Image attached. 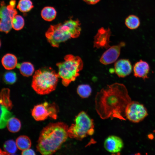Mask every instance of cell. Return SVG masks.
Listing matches in <instances>:
<instances>
[{
	"mask_svg": "<svg viewBox=\"0 0 155 155\" xmlns=\"http://www.w3.org/2000/svg\"><path fill=\"white\" fill-rule=\"evenodd\" d=\"M131 101L125 85L115 83L107 85L97 92L95 99V109L103 119L115 118L126 120L125 109Z\"/></svg>",
	"mask_w": 155,
	"mask_h": 155,
	"instance_id": "cell-1",
	"label": "cell"
},
{
	"mask_svg": "<svg viewBox=\"0 0 155 155\" xmlns=\"http://www.w3.org/2000/svg\"><path fill=\"white\" fill-rule=\"evenodd\" d=\"M68 129V126L62 122L49 123L40 134L36 146L37 151L44 155L55 153L69 137Z\"/></svg>",
	"mask_w": 155,
	"mask_h": 155,
	"instance_id": "cell-2",
	"label": "cell"
},
{
	"mask_svg": "<svg viewBox=\"0 0 155 155\" xmlns=\"http://www.w3.org/2000/svg\"><path fill=\"white\" fill-rule=\"evenodd\" d=\"M78 20L71 18L62 23L51 25L45 34L46 38L53 47H58L59 44L71 38H78L81 31Z\"/></svg>",
	"mask_w": 155,
	"mask_h": 155,
	"instance_id": "cell-3",
	"label": "cell"
},
{
	"mask_svg": "<svg viewBox=\"0 0 155 155\" xmlns=\"http://www.w3.org/2000/svg\"><path fill=\"white\" fill-rule=\"evenodd\" d=\"M59 76L50 67H44L36 71L33 75L31 86L38 94H48L56 88Z\"/></svg>",
	"mask_w": 155,
	"mask_h": 155,
	"instance_id": "cell-4",
	"label": "cell"
},
{
	"mask_svg": "<svg viewBox=\"0 0 155 155\" xmlns=\"http://www.w3.org/2000/svg\"><path fill=\"white\" fill-rule=\"evenodd\" d=\"M56 65L58 68L57 73L59 77L61 79L62 83L65 87L75 80L83 67L81 58L72 54L66 55L64 61L57 63Z\"/></svg>",
	"mask_w": 155,
	"mask_h": 155,
	"instance_id": "cell-5",
	"label": "cell"
},
{
	"mask_svg": "<svg viewBox=\"0 0 155 155\" xmlns=\"http://www.w3.org/2000/svg\"><path fill=\"white\" fill-rule=\"evenodd\" d=\"M94 133L93 120L84 111L80 112L75 117L74 123L69 127V137L81 140Z\"/></svg>",
	"mask_w": 155,
	"mask_h": 155,
	"instance_id": "cell-6",
	"label": "cell"
},
{
	"mask_svg": "<svg viewBox=\"0 0 155 155\" xmlns=\"http://www.w3.org/2000/svg\"><path fill=\"white\" fill-rule=\"evenodd\" d=\"M16 0H11L8 5H6L4 1L1 3L0 10V30L1 32L7 34L11 30L12 21L15 16L18 13L15 9Z\"/></svg>",
	"mask_w": 155,
	"mask_h": 155,
	"instance_id": "cell-7",
	"label": "cell"
},
{
	"mask_svg": "<svg viewBox=\"0 0 155 155\" xmlns=\"http://www.w3.org/2000/svg\"><path fill=\"white\" fill-rule=\"evenodd\" d=\"M59 108L54 103H50L45 102L35 105L32 111V115L36 121H42L48 117L56 119L59 112Z\"/></svg>",
	"mask_w": 155,
	"mask_h": 155,
	"instance_id": "cell-8",
	"label": "cell"
},
{
	"mask_svg": "<svg viewBox=\"0 0 155 155\" xmlns=\"http://www.w3.org/2000/svg\"><path fill=\"white\" fill-rule=\"evenodd\" d=\"M147 110L142 104L136 101H131L127 105L125 111L126 118L131 122L138 123L148 115Z\"/></svg>",
	"mask_w": 155,
	"mask_h": 155,
	"instance_id": "cell-9",
	"label": "cell"
},
{
	"mask_svg": "<svg viewBox=\"0 0 155 155\" xmlns=\"http://www.w3.org/2000/svg\"><path fill=\"white\" fill-rule=\"evenodd\" d=\"M125 45L124 42L110 46L102 55L100 61L104 65L111 64L115 62L120 54L121 49Z\"/></svg>",
	"mask_w": 155,
	"mask_h": 155,
	"instance_id": "cell-10",
	"label": "cell"
},
{
	"mask_svg": "<svg viewBox=\"0 0 155 155\" xmlns=\"http://www.w3.org/2000/svg\"><path fill=\"white\" fill-rule=\"evenodd\" d=\"M111 31L109 28H102L98 30L94 37V46L97 49H108L110 46V38Z\"/></svg>",
	"mask_w": 155,
	"mask_h": 155,
	"instance_id": "cell-11",
	"label": "cell"
},
{
	"mask_svg": "<svg viewBox=\"0 0 155 155\" xmlns=\"http://www.w3.org/2000/svg\"><path fill=\"white\" fill-rule=\"evenodd\" d=\"M104 146L105 150L109 152L115 154L120 153L123 148L124 144L120 137L111 135L105 140Z\"/></svg>",
	"mask_w": 155,
	"mask_h": 155,
	"instance_id": "cell-12",
	"label": "cell"
},
{
	"mask_svg": "<svg viewBox=\"0 0 155 155\" xmlns=\"http://www.w3.org/2000/svg\"><path fill=\"white\" fill-rule=\"evenodd\" d=\"M114 71L120 78H124L129 75L132 71V67L130 61L127 59H121L116 61Z\"/></svg>",
	"mask_w": 155,
	"mask_h": 155,
	"instance_id": "cell-13",
	"label": "cell"
},
{
	"mask_svg": "<svg viewBox=\"0 0 155 155\" xmlns=\"http://www.w3.org/2000/svg\"><path fill=\"white\" fill-rule=\"evenodd\" d=\"M150 67L146 61L140 60L134 65L133 71L135 77L146 79L148 78Z\"/></svg>",
	"mask_w": 155,
	"mask_h": 155,
	"instance_id": "cell-14",
	"label": "cell"
},
{
	"mask_svg": "<svg viewBox=\"0 0 155 155\" xmlns=\"http://www.w3.org/2000/svg\"><path fill=\"white\" fill-rule=\"evenodd\" d=\"M1 63L6 70H11L14 69L17 65V58L15 55L11 53L5 55L1 59Z\"/></svg>",
	"mask_w": 155,
	"mask_h": 155,
	"instance_id": "cell-15",
	"label": "cell"
},
{
	"mask_svg": "<svg viewBox=\"0 0 155 155\" xmlns=\"http://www.w3.org/2000/svg\"><path fill=\"white\" fill-rule=\"evenodd\" d=\"M17 66L21 74L25 77H28L31 76L34 71L33 65L30 62H23L20 64H18Z\"/></svg>",
	"mask_w": 155,
	"mask_h": 155,
	"instance_id": "cell-16",
	"label": "cell"
},
{
	"mask_svg": "<svg viewBox=\"0 0 155 155\" xmlns=\"http://www.w3.org/2000/svg\"><path fill=\"white\" fill-rule=\"evenodd\" d=\"M41 15L44 20L50 22L55 18L57 15V11L53 7L46 6L44 7L42 10Z\"/></svg>",
	"mask_w": 155,
	"mask_h": 155,
	"instance_id": "cell-17",
	"label": "cell"
},
{
	"mask_svg": "<svg viewBox=\"0 0 155 155\" xmlns=\"http://www.w3.org/2000/svg\"><path fill=\"white\" fill-rule=\"evenodd\" d=\"M10 90L8 88L2 89L0 94V104L6 107L9 110L12 107L11 101L10 99Z\"/></svg>",
	"mask_w": 155,
	"mask_h": 155,
	"instance_id": "cell-18",
	"label": "cell"
},
{
	"mask_svg": "<svg viewBox=\"0 0 155 155\" xmlns=\"http://www.w3.org/2000/svg\"><path fill=\"white\" fill-rule=\"evenodd\" d=\"M16 142L18 148L24 150L30 148L31 146V142L30 138L25 135L19 136L16 139Z\"/></svg>",
	"mask_w": 155,
	"mask_h": 155,
	"instance_id": "cell-19",
	"label": "cell"
},
{
	"mask_svg": "<svg viewBox=\"0 0 155 155\" xmlns=\"http://www.w3.org/2000/svg\"><path fill=\"white\" fill-rule=\"evenodd\" d=\"M1 115L0 127L1 129L4 128L6 126L9 119L13 117L12 113L4 106L1 105Z\"/></svg>",
	"mask_w": 155,
	"mask_h": 155,
	"instance_id": "cell-20",
	"label": "cell"
},
{
	"mask_svg": "<svg viewBox=\"0 0 155 155\" xmlns=\"http://www.w3.org/2000/svg\"><path fill=\"white\" fill-rule=\"evenodd\" d=\"M6 126L10 132L16 133L19 131L21 129V123L18 119L13 117L8 121Z\"/></svg>",
	"mask_w": 155,
	"mask_h": 155,
	"instance_id": "cell-21",
	"label": "cell"
},
{
	"mask_svg": "<svg viewBox=\"0 0 155 155\" xmlns=\"http://www.w3.org/2000/svg\"><path fill=\"white\" fill-rule=\"evenodd\" d=\"M92 88L90 85L87 84H82L78 86L77 92L78 95L82 98L88 97L91 94Z\"/></svg>",
	"mask_w": 155,
	"mask_h": 155,
	"instance_id": "cell-22",
	"label": "cell"
},
{
	"mask_svg": "<svg viewBox=\"0 0 155 155\" xmlns=\"http://www.w3.org/2000/svg\"><path fill=\"white\" fill-rule=\"evenodd\" d=\"M125 24L129 28L134 29L137 28L140 25V21L138 18L134 15L128 16L125 19Z\"/></svg>",
	"mask_w": 155,
	"mask_h": 155,
	"instance_id": "cell-23",
	"label": "cell"
},
{
	"mask_svg": "<svg viewBox=\"0 0 155 155\" xmlns=\"http://www.w3.org/2000/svg\"><path fill=\"white\" fill-rule=\"evenodd\" d=\"M33 7V3L30 0H20L17 5V9L23 13L30 11Z\"/></svg>",
	"mask_w": 155,
	"mask_h": 155,
	"instance_id": "cell-24",
	"label": "cell"
},
{
	"mask_svg": "<svg viewBox=\"0 0 155 155\" xmlns=\"http://www.w3.org/2000/svg\"><path fill=\"white\" fill-rule=\"evenodd\" d=\"M3 148L4 151L10 155L15 153L18 147L16 142L13 140H10L5 142Z\"/></svg>",
	"mask_w": 155,
	"mask_h": 155,
	"instance_id": "cell-25",
	"label": "cell"
},
{
	"mask_svg": "<svg viewBox=\"0 0 155 155\" xmlns=\"http://www.w3.org/2000/svg\"><path fill=\"white\" fill-rule=\"evenodd\" d=\"M24 25V21L23 17L20 15H16L12 21V28L16 30L22 29Z\"/></svg>",
	"mask_w": 155,
	"mask_h": 155,
	"instance_id": "cell-26",
	"label": "cell"
},
{
	"mask_svg": "<svg viewBox=\"0 0 155 155\" xmlns=\"http://www.w3.org/2000/svg\"><path fill=\"white\" fill-rule=\"evenodd\" d=\"M3 79L7 84H13L16 81V74L15 72L13 71L7 72L4 74Z\"/></svg>",
	"mask_w": 155,
	"mask_h": 155,
	"instance_id": "cell-27",
	"label": "cell"
},
{
	"mask_svg": "<svg viewBox=\"0 0 155 155\" xmlns=\"http://www.w3.org/2000/svg\"><path fill=\"white\" fill-rule=\"evenodd\" d=\"M22 154L23 155H35L36 154L35 152L33 150L28 148L22 151Z\"/></svg>",
	"mask_w": 155,
	"mask_h": 155,
	"instance_id": "cell-28",
	"label": "cell"
},
{
	"mask_svg": "<svg viewBox=\"0 0 155 155\" xmlns=\"http://www.w3.org/2000/svg\"><path fill=\"white\" fill-rule=\"evenodd\" d=\"M89 4H94L98 3L100 0H83Z\"/></svg>",
	"mask_w": 155,
	"mask_h": 155,
	"instance_id": "cell-29",
	"label": "cell"
},
{
	"mask_svg": "<svg viewBox=\"0 0 155 155\" xmlns=\"http://www.w3.org/2000/svg\"><path fill=\"white\" fill-rule=\"evenodd\" d=\"M0 155H9L5 151H3L0 150Z\"/></svg>",
	"mask_w": 155,
	"mask_h": 155,
	"instance_id": "cell-30",
	"label": "cell"
}]
</instances>
